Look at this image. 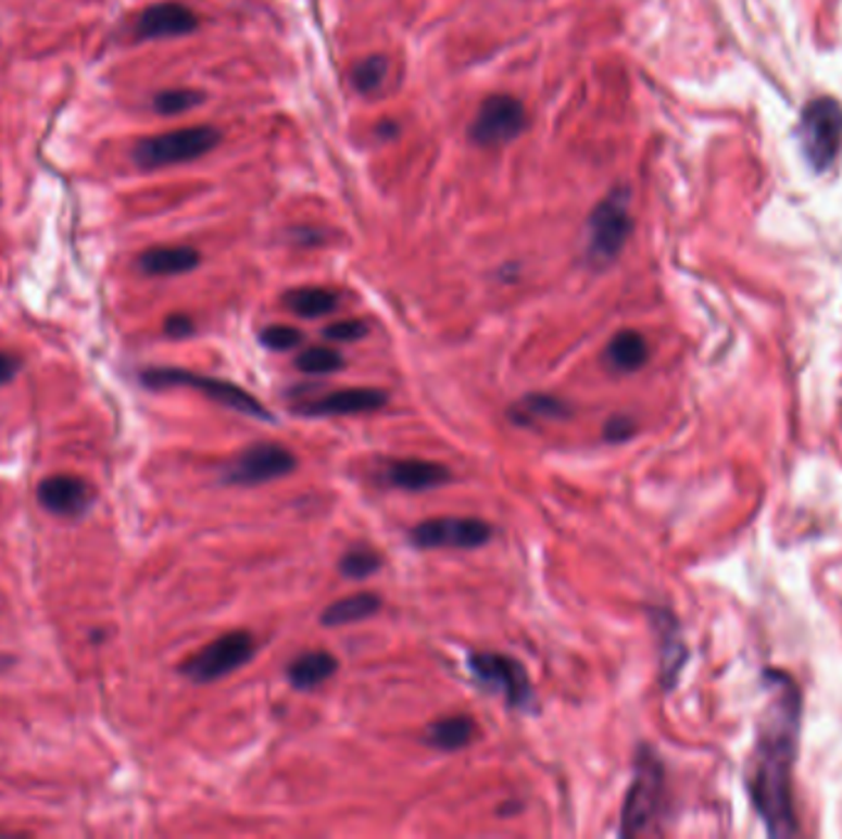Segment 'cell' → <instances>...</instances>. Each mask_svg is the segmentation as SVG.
I'll return each instance as SVG.
<instances>
[{"label": "cell", "instance_id": "cell-1", "mask_svg": "<svg viewBox=\"0 0 842 839\" xmlns=\"http://www.w3.org/2000/svg\"><path fill=\"white\" fill-rule=\"evenodd\" d=\"M776 710L766 724V734L758 743V759L752 780L754 803L762 810L771 835H791L793 810H791V763L795 743V719H799V704L795 694L776 699Z\"/></svg>", "mask_w": 842, "mask_h": 839}, {"label": "cell", "instance_id": "cell-2", "mask_svg": "<svg viewBox=\"0 0 842 839\" xmlns=\"http://www.w3.org/2000/svg\"><path fill=\"white\" fill-rule=\"evenodd\" d=\"M222 141V134L212 126H188L168 134L141 138L134 146L131 158L143 171H159V167L192 163L198 158L215 151Z\"/></svg>", "mask_w": 842, "mask_h": 839}, {"label": "cell", "instance_id": "cell-3", "mask_svg": "<svg viewBox=\"0 0 842 839\" xmlns=\"http://www.w3.org/2000/svg\"><path fill=\"white\" fill-rule=\"evenodd\" d=\"M141 381L151 389H163V387L196 389V391H200V395H205L208 399H212V402H217L219 406L233 409V412H239V414L252 416V418H262V422H272L269 409L259 402L256 397L249 395V391H244L242 387H237L235 381L198 375V372H188V370H178V367L146 370L141 375Z\"/></svg>", "mask_w": 842, "mask_h": 839}, {"label": "cell", "instance_id": "cell-4", "mask_svg": "<svg viewBox=\"0 0 842 839\" xmlns=\"http://www.w3.org/2000/svg\"><path fill=\"white\" fill-rule=\"evenodd\" d=\"M631 235V214H628V190L616 188L601 200L589 214V261L594 266H606L614 261Z\"/></svg>", "mask_w": 842, "mask_h": 839}, {"label": "cell", "instance_id": "cell-5", "mask_svg": "<svg viewBox=\"0 0 842 839\" xmlns=\"http://www.w3.org/2000/svg\"><path fill=\"white\" fill-rule=\"evenodd\" d=\"M254 655V638L247 630H233L212 640L196 655L183 662L180 673L198 685L217 683V679L233 675L235 669L244 667Z\"/></svg>", "mask_w": 842, "mask_h": 839}, {"label": "cell", "instance_id": "cell-6", "mask_svg": "<svg viewBox=\"0 0 842 839\" xmlns=\"http://www.w3.org/2000/svg\"><path fill=\"white\" fill-rule=\"evenodd\" d=\"M468 667L480 687L501 694L511 706L525 710L535 702L530 677L515 658L501 655V652H474L468 658Z\"/></svg>", "mask_w": 842, "mask_h": 839}, {"label": "cell", "instance_id": "cell-7", "mask_svg": "<svg viewBox=\"0 0 842 839\" xmlns=\"http://www.w3.org/2000/svg\"><path fill=\"white\" fill-rule=\"evenodd\" d=\"M661 792H663V768L658 759L653 756L648 749H641V756L636 763V776L631 782V790L626 796L624 815H621V835L636 837L648 829L653 823L655 813L661 805Z\"/></svg>", "mask_w": 842, "mask_h": 839}, {"label": "cell", "instance_id": "cell-8", "mask_svg": "<svg viewBox=\"0 0 842 839\" xmlns=\"http://www.w3.org/2000/svg\"><path fill=\"white\" fill-rule=\"evenodd\" d=\"M803 153L813 167H828L842 146V109L832 99H816L803 111Z\"/></svg>", "mask_w": 842, "mask_h": 839}, {"label": "cell", "instance_id": "cell-9", "mask_svg": "<svg viewBox=\"0 0 842 839\" xmlns=\"http://www.w3.org/2000/svg\"><path fill=\"white\" fill-rule=\"evenodd\" d=\"M525 121V107L515 97H488L470 124V141L483 148L505 146L523 134Z\"/></svg>", "mask_w": 842, "mask_h": 839}, {"label": "cell", "instance_id": "cell-10", "mask_svg": "<svg viewBox=\"0 0 842 839\" xmlns=\"http://www.w3.org/2000/svg\"><path fill=\"white\" fill-rule=\"evenodd\" d=\"M296 455L279 443H254L227 465L222 480L227 485H262L296 471Z\"/></svg>", "mask_w": 842, "mask_h": 839}, {"label": "cell", "instance_id": "cell-11", "mask_svg": "<svg viewBox=\"0 0 842 839\" xmlns=\"http://www.w3.org/2000/svg\"><path fill=\"white\" fill-rule=\"evenodd\" d=\"M410 537L419 549H476L493 537V527L476 517H433L419 522Z\"/></svg>", "mask_w": 842, "mask_h": 839}, {"label": "cell", "instance_id": "cell-12", "mask_svg": "<svg viewBox=\"0 0 842 839\" xmlns=\"http://www.w3.org/2000/svg\"><path fill=\"white\" fill-rule=\"evenodd\" d=\"M37 500H40V505L52 512V515L77 519L87 515L91 505H95L97 492L85 478L62 473L50 475V478H45L37 485Z\"/></svg>", "mask_w": 842, "mask_h": 839}, {"label": "cell", "instance_id": "cell-13", "mask_svg": "<svg viewBox=\"0 0 842 839\" xmlns=\"http://www.w3.org/2000/svg\"><path fill=\"white\" fill-rule=\"evenodd\" d=\"M198 15L178 0L148 5L136 21V40H168L198 30Z\"/></svg>", "mask_w": 842, "mask_h": 839}, {"label": "cell", "instance_id": "cell-14", "mask_svg": "<svg viewBox=\"0 0 842 839\" xmlns=\"http://www.w3.org/2000/svg\"><path fill=\"white\" fill-rule=\"evenodd\" d=\"M387 404V395L379 389H342L326 397L301 402L296 412L305 416H353L377 412Z\"/></svg>", "mask_w": 842, "mask_h": 839}, {"label": "cell", "instance_id": "cell-15", "mask_svg": "<svg viewBox=\"0 0 842 839\" xmlns=\"http://www.w3.org/2000/svg\"><path fill=\"white\" fill-rule=\"evenodd\" d=\"M385 478H387V483L394 485V488H400V490L422 492V490L439 488V485H443L451 478V473L447 471V465H441V463L404 459V461H394V463L387 465Z\"/></svg>", "mask_w": 842, "mask_h": 839}, {"label": "cell", "instance_id": "cell-16", "mask_svg": "<svg viewBox=\"0 0 842 839\" xmlns=\"http://www.w3.org/2000/svg\"><path fill=\"white\" fill-rule=\"evenodd\" d=\"M200 266V251L192 247H153L138 256V268L146 276H180Z\"/></svg>", "mask_w": 842, "mask_h": 839}, {"label": "cell", "instance_id": "cell-17", "mask_svg": "<svg viewBox=\"0 0 842 839\" xmlns=\"http://www.w3.org/2000/svg\"><path fill=\"white\" fill-rule=\"evenodd\" d=\"M338 673V658L328 650H311L296 658L289 667V679L296 689H316Z\"/></svg>", "mask_w": 842, "mask_h": 839}, {"label": "cell", "instance_id": "cell-18", "mask_svg": "<svg viewBox=\"0 0 842 839\" xmlns=\"http://www.w3.org/2000/svg\"><path fill=\"white\" fill-rule=\"evenodd\" d=\"M382 609V599L373 591H360L353 596H345L336 603H330L326 611L321 613V623L328 628L336 626H350V623L373 618L375 613Z\"/></svg>", "mask_w": 842, "mask_h": 839}, {"label": "cell", "instance_id": "cell-19", "mask_svg": "<svg viewBox=\"0 0 842 839\" xmlns=\"http://www.w3.org/2000/svg\"><path fill=\"white\" fill-rule=\"evenodd\" d=\"M476 724L466 714H453L443 716V719L433 722L427 731V743L441 751H458L474 741Z\"/></svg>", "mask_w": 842, "mask_h": 839}, {"label": "cell", "instance_id": "cell-20", "mask_svg": "<svg viewBox=\"0 0 842 839\" xmlns=\"http://www.w3.org/2000/svg\"><path fill=\"white\" fill-rule=\"evenodd\" d=\"M608 365L618 372H633L645 365L648 360V342L641 333L621 330L614 335L606 348Z\"/></svg>", "mask_w": 842, "mask_h": 839}, {"label": "cell", "instance_id": "cell-21", "mask_svg": "<svg viewBox=\"0 0 842 839\" xmlns=\"http://www.w3.org/2000/svg\"><path fill=\"white\" fill-rule=\"evenodd\" d=\"M284 303L289 305L296 315H301V318H321V315H328L336 311L338 296L328 291V288L305 286L286 293Z\"/></svg>", "mask_w": 842, "mask_h": 839}, {"label": "cell", "instance_id": "cell-22", "mask_svg": "<svg viewBox=\"0 0 842 839\" xmlns=\"http://www.w3.org/2000/svg\"><path fill=\"white\" fill-rule=\"evenodd\" d=\"M571 409L567 402L552 395H527L520 404L513 409V418L517 424H532L535 418H567Z\"/></svg>", "mask_w": 842, "mask_h": 839}, {"label": "cell", "instance_id": "cell-23", "mask_svg": "<svg viewBox=\"0 0 842 839\" xmlns=\"http://www.w3.org/2000/svg\"><path fill=\"white\" fill-rule=\"evenodd\" d=\"M387 77V60L382 54H373L363 62H357L353 72H350V82L360 91V95H375L382 87Z\"/></svg>", "mask_w": 842, "mask_h": 839}, {"label": "cell", "instance_id": "cell-24", "mask_svg": "<svg viewBox=\"0 0 842 839\" xmlns=\"http://www.w3.org/2000/svg\"><path fill=\"white\" fill-rule=\"evenodd\" d=\"M382 566V556L369 547H353L340 559V574L348 579H367Z\"/></svg>", "mask_w": 842, "mask_h": 839}, {"label": "cell", "instance_id": "cell-25", "mask_svg": "<svg viewBox=\"0 0 842 839\" xmlns=\"http://www.w3.org/2000/svg\"><path fill=\"white\" fill-rule=\"evenodd\" d=\"M342 365H345V360L332 348H309L296 358V367L309 372V375H332V372L342 370Z\"/></svg>", "mask_w": 842, "mask_h": 839}, {"label": "cell", "instance_id": "cell-26", "mask_svg": "<svg viewBox=\"0 0 842 839\" xmlns=\"http://www.w3.org/2000/svg\"><path fill=\"white\" fill-rule=\"evenodd\" d=\"M202 99L205 97L196 89H165L161 95L153 97V109L163 116H175L200 107Z\"/></svg>", "mask_w": 842, "mask_h": 839}, {"label": "cell", "instance_id": "cell-27", "mask_svg": "<svg viewBox=\"0 0 842 839\" xmlns=\"http://www.w3.org/2000/svg\"><path fill=\"white\" fill-rule=\"evenodd\" d=\"M262 342L269 350L286 352V350L299 348V345L303 342V333L291 328V325H272V328H266L262 333Z\"/></svg>", "mask_w": 842, "mask_h": 839}, {"label": "cell", "instance_id": "cell-28", "mask_svg": "<svg viewBox=\"0 0 842 839\" xmlns=\"http://www.w3.org/2000/svg\"><path fill=\"white\" fill-rule=\"evenodd\" d=\"M323 335H326V338L332 340V342H355L360 338H365L367 325L363 321H355V318L338 321V323L328 325L326 333H323Z\"/></svg>", "mask_w": 842, "mask_h": 839}, {"label": "cell", "instance_id": "cell-29", "mask_svg": "<svg viewBox=\"0 0 842 839\" xmlns=\"http://www.w3.org/2000/svg\"><path fill=\"white\" fill-rule=\"evenodd\" d=\"M636 431V424L631 422L628 416H611L606 422V428H604V438L606 441H626L628 436H633Z\"/></svg>", "mask_w": 842, "mask_h": 839}, {"label": "cell", "instance_id": "cell-30", "mask_svg": "<svg viewBox=\"0 0 842 839\" xmlns=\"http://www.w3.org/2000/svg\"><path fill=\"white\" fill-rule=\"evenodd\" d=\"M163 330H165V335H168V338L180 340V338H188V335L196 333V325H192V321L188 318V315L175 313V315H168V321H165Z\"/></svg>", "mask_w": 842, "mask_h": 839}, {"label": "cell", "instance_id": "cell-31", "mask_svg": "<svg viewBox=\"0 0 842 839\" xmlns=\"http://www.w3.org/2000/svg\"><path fill=\"white\" fill-rule=\"evenodd\" d=\"M17 372H21V360H17L13 352L0 350V387L13 381Z\"/></svg>", "mask_w": 842, "mask_h": 839}]
</instances>
